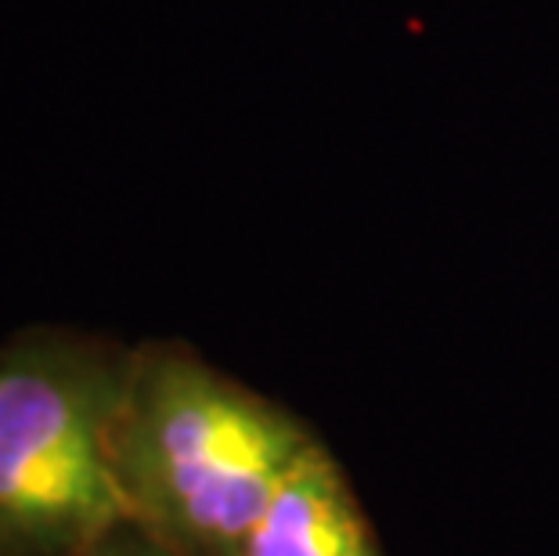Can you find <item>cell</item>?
Returning <instances> with one entry per match:
<instances>
[{
  "label": "cell",
  "mask_w": 559,
  "mask_h": 556,
  "mask_svg": "<svg viewBox=\"0 0 559 556\" xmlns=\"http://www.w3.org/2000/svg\"><path fill=\"white\" fill-rule=\"evenodd\" d=\"M307 445L285 412L199 362L159 354L130 369L120 473L134 520L177 549L239 553Z\"/></svg>",
  "instance_id": "6da1fadb"
},
{
  "label": "cell",
  "mask_w": 559,
  "mask_h": 556,
  "mask_svg": "<svg viewBox=\"0 0 559 556\" xmlns=\"http://www.w3.org/2000/svg\"><path fill=\"white\" fill-rule=\"evenodd\" d=\"M130 369L76 347L0 358V539L87 553L134 520L120 473Z\"/></svg>",
  "instance_id": "7a4b0ae2"
},
{
  "label": "cell",
  "mask_w": 559,
  "mask_h": 556,
  "mask_svg": "<svg viewBox=\"0 0 559 556\" xmlns=\"http://www.w3.org/2000/svg\"><path fill=\"white\" fill-rule=\"evenodd\" d=\"M235 556H376L340 470L311 441Z\"/></svg>",
  "instance_id": "3957f363"
},
{
  "label": "cell",
  "mask_w": 559,
  "mask_h": 556,
  "mask_svg": "<svg viewBox=\"0 0 559 556\" xmlns=\"http://www.w3.org/2000/svg\"><path fill=\"white\" fill-rule=\"evenodd\" d=\"M87 556H170L166 549H159L156 542L138 539V535H105L98 546H91Z\"/></svg>",
  "instance_id": "277c9868"
}]
</instances>
